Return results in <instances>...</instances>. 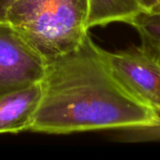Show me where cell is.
<instances>
[{
  "label": "cell",
  "mask_w": 160,
  "mask_h": 160,
  "mask_svg": "<svg viewBox=\"0 0 160 160\" xmlns=\"http://www.w3.org/2000/svg\"><path fill=\"white\" fill-rule=\"evenodd\" d=\"M42 97L30 132L67 135L152 126L160 114L115 76L87 34L75 49L46 59Z\"/></svg>",
  "instance_id": "1"
},
{
  "label": "cell",
  "mask_w": 160,
  "mask_h": 160,
  "mask_svg": "<svg viewBox=\"0 0 160 160\" xmlns=\"http://www.w3.org/2000/svg\"><path fill=\"white\" fill-rule=\"evenodd\" d=\"M88 0H16L5 20L45 59L68 52L88 34Z\"/></svg>",
  "instance_id": "2"
},
{
  "label": "cell",
  "mask_w": 160,
  "mask_h": 160,
  "mask_svg": "<svg viewBox=\"0 0 160 160\" xmlns=\"http://www.w3.org/2000/svg\"><path fill=\"white\" fill-rule=\"evenodd\" d=\"M46 59L8 21L0 20V98L40 82Z\"/></svg>",
  "instance_id": "3"
},
{
  "label": "cell",
  "mask_w": 160,
  "mask_h": 160,
  "mask_svg": "<svg viewBox=\"0 0 160 160\" xmlns=\"http://www.w3.org/2000/svg\"><path fill=\"white\" fill-rule=\"evenodd\" d=\"M104 56L119 81L160 114V56L148 46H131Z\"/></svg>",
  "instance_id": "4"
},
{
  "label": "cell",
  "mask_w": 160,
  "mask_h": 160,
  "mask_svg": "<svg viewBox=\"0 0 160 160\" xmlns=\"http://www.w3.org/2000/svg\"><path fill=\"white\" fill-rule=\"evenodd\" d=\"M41 97V82L1 97L0 134L28 131Z\"/></svg>",
  "instance_id": "5"
},
{
  "label": "cell",
  "mask_w": 160,
  "mask_h": 160,
  "mask_svg": "<svg viewBox=\"0 0 160 160\" xmlns=\"http://www.w3.org/2000/svg\"><path fill=\"white\" fill-rule=\"evenodd\" d=\"M144 13L139 0H88L87 27L105 26L115 22L132 25Z\"/></svg>",
  "instance_id": "6"
},
{
  "label": "cell",
  "mask_w": 160,
  "mask_h": 160,
  "mask_svg": "<svg viewBox=\"0 0 160 160\" xmlns=\"http://www.w3.org/2000/svg\"><path fill=\"white\" fill-rule=\"evenodd\" d=\"M140 33L142 44L148 46L160 56V12L142 14L132 24Z\"/></svg>",
  "instance_id": "7"
},
{
  "label": "cell",
  "mask_w": 160,
  "mask_h": 160,
  "mask_svg": "<svg viewBox=\"0 0 160 160\" xmlns=\"http://www.w3.org/2000/svg\"><path fill=\"white\" fill-rule=\"evenodd\" d=\"M124 140L129 142H141V141H160V118L159 120L152 126L125 129Z\"/></svg>",
  "instance_id": "8"
},
{
  "label": "cell",
  "mask_w": 160,
  "mask_h": 160,
  "mask_svg": "<svg viewBox=\"0 0 160 160\" xmlns=\"http://www.w3.org/2000/svg\"><path fill=\"white\" fill-rule=\"evenodd\" d=\"M141 5L145 10V14L154 13L158 8V2L157 0H139Z\"/></svg>",
  "instance_id": "9"
},
{
  "label": "cell",
  "mask_w": 160,
  "mask_h": 160,
  "mask_svg": "<svg viewBox=\"0 0 160 160\" xmlns=\"http://www.w3.org/2000/svg\"><path fill=\"white\" fill-rule=\"evenodd\" d=\"M16 0H0V20H5L7 10Z\"/></svg>",
  "instance_id": "10"
},
{
  "label": "cell",
  "mask_w": 160,
  "mask_h": 160,
  "mask_svg": "<svg viewBox=\"0 0 160 160\" xmlns=\"http://www.w3.org/2000/svg\"><path fill=\"white\" fill-rule=\"evenodd\" d=\"M157 2H158V8H157V10H156L154 13H158V12H160V0H157ZM154 13H151V14H154Z\"/></svg>",
  "instance_id": "11"
}]
</instances>
